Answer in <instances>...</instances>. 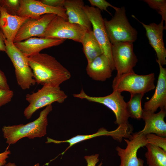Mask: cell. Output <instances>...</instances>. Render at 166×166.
<instances>
[{
	"mask_svg": "<svg viewBox=\"0 0 166 166\" xmlns=\"http://www.w3.org/2000/svg\"><path fill=\"white\" fill-rule=\"evenodd\" d=\"M0 88L6 90L10 89L5 75L0 69Z\"/></svg>",
	"mask_w": 166,
	"mask_h": 166,
	"instance_id": "obj_32",
	"label": "cell"
},
{
	"mask_svg": "<svg viewBox=\"0 0 166 166\" xmlns=\"http://www.w3.org/2000/svg\"><path fill=\"white\" fill-rule=\"evenodd\" d=\"M0 5L9 14L15 15L19 7V0H0Z\"/></svg>",
	"mask_w": 166,
	"mask_h": 166,
	"instance_id": "obj_26",
	"label": "cell"
},
{
	"mask_svg": "<svg viewBox=\"0 0 166 166\" xmlns=\"http://www.w3.org/2000/svg\"><path fill=\"white\" fill-rule=\"evenodd\" d=\"M67 97L59 86L43 85L37 92L26 95V99L29 105L24 110V115L26 119H29L38 109L54 102L62 103Z\"/></svg>",
	"mask_w": 166,
	"mask_h": 166,
	"instance_id": "obj_6",
	"label": "cell"
},
{
	"mask_svg": "<svg viewBox=\"0 0 166 166\" xmlns=\"http://www.w3.org/2000/svg\"><path fill=\"white\" fill-rule=\"evenodd\" d=\"M132 133L128 130L121 126H118L115 130L108 131L104 128H100L96 133L88 135H77L72 138L65 140H57L49 138L48 140L49 143H53L59 144L62 143H67L69 146L62 152L63 154L69 148L77 143L85 140L91 139L96 137L102 136H111L114 140L121 142L123 138H128Z\"/></svg>",
	"mask_w": 166,
	"mask_h": 166,
	"instance_id": "obj_18",
	"label": "cell"
},
{
	"mask_svg": "<svg viewBox=\"0 0 166 166\" xmlns=\"http://www.w3.org/2000/svg\"><path fill=\"white\" fill-rule=\"evenodd\" d=\"M42 3L52 7L63 6L65 0H42Z\"/></svg>",
	"mask_w": 166,
	"mask_h": 166,
	"instance_id": "obj_31",
	"label": "cell"
},
{
	"mask_svg": "<svg viewBox=\"0 0 166 166\" xmlns=\"http://www.w3.org/2000/svg\"><path fill=\"white\" fill-rule=\"evenodd\" d=\"M0 16H1V13H0Z\"/></svg>",
	"mask_w": 166,
	"mask_h": 166,
	"instance_id": "obj_37",
	"label": "cell"
},
{
	"mask_svg": "<svg viewBox=\"0 0 166 166\" xmlns=\"http://www.w3.org/2000/svg\"><path fill=\"white\" fill-rule=\"evenodd\" d=\"M132 17L137 20L144 28L146 35L149 43L156 52L157 59L162 66L166 64V49L163 39V30L166 29L164 26V21L158 24L152 23L148 25L145 24L137 19L135 16Z\"/></svg>",
	"mask_w": 166,
	"mask_h": 166,
	"instance_id": "obj_13",
	"label": "cell"
},
{
	"mask_svg": "<svg viewBox=\"0 0 166 166\" xmlns=\"http://www.w3.org/2000/svg\"><path fill=\"white\" fill-rule=\"evenodd\" d=\"M99 156L98 154H96L90 156H85V158L87 163V166H101L102 163H101L98 166L96 165V164L99 161Z\"/></svg>",
	"mask_w": 166,
	"mask_h": 166,
	"instance_id": "obj_30",
	"label": "cell"
},
{
	"mask_svg": "<svg viewBox=\"0 0 166 166\" xmlns=\"http://www.w3.org/2000/svg\"><path fill=\"white\" fill-rule=\"evenodd\" d=\"M0 29L5 38L14 42L15 37L22 24L30 18L9 14L0 5Z\"/></svg>",
	"mask_w": 166,
	"mask_h": 166,
	"instance_id": "obj_19",
	"label": "cell"
},
{
	"mask_svg": "<svg viewBox=\"0 0 166 166\" xmlns=\"http://www.w3.org/2000/svg\"><path fill=\"white\" fill-rule=\"evenodd\" d=\"M50 14H55L68 21L64 6L52 7L35 0H19V7L16 15L36 19L43 15Z\"/></svg>",
	"mask_w": 166,
	"mask_h": 166,
	"instance_id": "obj_12",
	"label": "cell"
},
{
	"mask_svg": "<svg viewBox=\"0 0 166 166\" xmlns=\"http://www.w3.org/2000/svg\"><path fill=\"white\" fill-rule=\"evenodd\" d=\"M145 135L148 143L160 148L166 151V137L153 133H149Z\"/></svg>",
	"mask_w": 166,
	"mask_h": 166,
	"instance_id": "obj_27",
	"label": "cell"
},
{
	"mask_svg": "<svg viewBox=\"0 0 166 166\" xmlns=\"http://www.w3.org/2000/svg\"><path fill=\"white\" fill-rule=\"evenodd\" d=\"M5 38L0 29V51L6 52V47L5 43Z\"/></svg>",
	"mask_w": 166,
	"mask_h": 166,
	"instance_id": "obj_34",
	"label": "cell"
},
{
	"mask_svg": "<svg viewBox=\"0 0 166 166\" xmlns=\"http://www.w3.org/2000/svg\"><path fill=\"white\" fill-rule=\"evenodd\" d=\"M86 71L92 79L104 81L112 76L113 70L107 58L102 54L88 64Z\"/></svg>",
	"mask_w": 166,
	"mask_h": 166,
	"instance_id": "obj_21",
	"label": "cell"
},
{
	"mask_svg": "<svg viewBox=\"0 0 166 166\" xmlns=\"http://www.w3.org/2000/svg\"><path fill=\"white\" fill-rule=\"evenodd\" d=\"M85 28L69 22L57 15L52 19L44 32L39 38L69 39L81 43L86 32Z\"/></svg>",
	"mask_w": 166,
	"mask_h": 166,
	"instance_id": "obj_8",
	"label": "cell"
},
{
	"mask_svg": "<svg viewBox=\"0 0 166 166\" xmlns=\"http://www.w3.org/2000/svg\"><path fill=\"white\" fill-rule=\"evenodd\" d=\"M65 39L31 37L23 41L14 42L15 45L26 57L40 53L42 49L62 43Z\"/></svg>",
	"mask_w": 166,
	"mask_h": 166,
	"instance_id": "obj_16",
	"label": "cell"
},
{
	"mask_svg": "<svg viewBox=\"0 0 166 166\" xmlns=\"http://www.w3.org/2000/svg\"><path fill=\"white\" fill-rule=\"evenodd\" d=\"M156 61L160 69L156 86L152 96L145 102L144 109L152 113H155L159 108L166 109V69L157 60Z\"/></svg>",
	"mask_w": 166,
	"mask_h": 166,
	"instance_id": "obj_15",
	"label": "cell"
},
{
	"mask_svg": "<svg viewBox=\"0 0 166 166\" xmlns=\"http://www.w3.org/2000/svg\"><path fill=\"white\" fill-rule=\"evenodd\" d=\"M56 15L54 14H47L38 19H29L20 27L14 42L23 41L34 36L39 37L44 32L49 24Z\"/></svg>",
	"mask_w": 166,
	"mask_h": 166,
	"instance_id": "obj_14",
	"label": "cell"
},
{
	"mask_svg": "<svg viewBox=\"0 0 166 166\" xmlns=\"http://www.w3.org/2000/svg\"><path fill=\"white\" fill-rule=\"evenodd\" d=\"M28 59L38 84L59 86L70 78L69 71L54 57L48 54L39 53L28 57Z\"/></svg>",
	"mask_w": 166,
	"mask_h": 166,
	"instance_id": "obj_1",
	"label": "cell"
},
{
	"mask_svg": "<svg viewBox=\"0 0 166 166\" xmlns=\"http://www.w3.org/2000/svg\"><path fill=\"white\" fill-rule=\"evenodd\" d=\"M34 166H39V164H36V165H35Z\"/></svg>",
	"mask_w": 166,
	"mask_h": 166,
	"instance_id": "obj_36",
	"label": "cell"
},
{
	"mask_svg": "<svg viewBox=\"0 0 166 166\" xmlns=\"http://www.w3.org/2000/svg\"><path fill=\"white\" fill-rule=\"evenodd\" d=\"M114 15L107 20L104 19L105 26L112 44L120 42L133 43L137 39L138 33L130 24L124 6L117 7Z\"/></svg>",
	"mask_w": 166,
	"mask_h": 166,
	"instance_id": "obj_4",
	"label": "cell"
},
{
	"mask_svg": "<svg viewBox=\"0 0 166 166\" xmlns=\"http://www.w3.org/2000/svg\"><path fill=\"white\" fill-rule=\"evenodd\" d=\"M84 6L82 0H65L63 6L69 22L79 25L88 30L91 31L92 24L83 10Z\"/></svg>",
	"mask_w": 166,
	"mask_h": 166,
	"instance_id": "obj_20",
	"label": "cell"
},
{
	"mask_svg": "<svg viewBox=\"0 0 166 166\" xmlns=\"http://www.w3.org/2000/svg\"><path fill=\"white\" fill-rule=\"evenodd\" d=\"M128 138L124 139L127 144L125 148L119 146L116 148L121 160L119 166H148L144 165L143 160L137 156L139 149L148 143L145 135L139 131L132 133Z\"/></svg>",
	"mask_w": 166,
	"mask_h": 166,
	"instance_id": "obj_10",
	"label": "cell"
},
{
	"mask_svg": "<svg viewBox=\"0 0 166 166\" xmlns=\"http://www.w3.org/2000/svg\"><path fill=\"white\" fill-rule=\"evenodd\" d=\"M14 94L12 90L0 88V107L10 102Z\"/></svg>",
	"mask_w": 166,
	"mask_h": 166,
	"instance_id": "obj_28",
	"label": "cell"
},
{
	"mask_svg": "<svg viewBox=\"0 0 166 166\" xmlns=\"http://www.w3.org/2000/svg\"><path fill=\"white\" fill-rule=\"evenodd\" d=\"M166 116V109H163L157 113L143 109L142 117L145 122L143 129L140 132L144 135L153 133L166 137V123L164 119Z\"/></svg>",
	"mask_w": 166,
	"mask_h": 166,
	"instance_id": "obj_17",
	"label": "cell"
},
{
	"mask_svg": "<svg viewBox=\"0 0 166 166\" xmlns=\"http://www.w3.org/2000/svg\"><path fill=\"white\" fill-rule=\"evenodd\" d=\"M155 80L154 73L141 75L133 71L117 75L113 81V91L121 93L126 91L130 94H144L155 88Z\"/></svg>",
	"mask_w": 166,
	"mask_h": 166,
	"instance_id": "obj_5",
	"label": "cell"
},
{
	"mask_svg": "<svg viewBox=\"0 0 166 166\" xmlns=\"http://www.w3.org/2000/svg\"><path fill=\"white\" fill-rule=\"evenodd\" d=\"M5 166H16V165L13 163H9L5 165Z\"/></svg>",
	"mask_w": 166,
	"mask_h": 166,
	"instance_id": "obj_35",
	"label": "cell"
},
{
	"mask_svg": "<svg viewBox=\"0 0 166 166\" xmlns=\"http://www.w3.org/2000/svg\"><path fill=\"white\" fill-rule=\"evenodd\" d=\"M149 7L156 10L161 15L162 20L165 22V28H166V0H144Z\"/></svg>",
	"mask_w": 166,
	"mask_h": 166,
	"instance_id": "obj_25",
	"label": "cell"
},
{
	"mask_svg": "<svg viewBox=\"0 0 166 166\" xmlns=\"http://www.w3.org/2000/svg\"><path fill=\"white\" fill-rule=\"evenodd\" d=\"M83 9L91 22L94 36L100 46L102 54L107 58L113 70L115 68L112 54V44L108 36L101 11L88 5L84 6Z\"/></svg>",
	"mask_w": 166,
	"mask_h": 166,
	"instance_id": "obj_9",
	"label": "cell"
},
{
	"mask_svg": "<svg viewBox=\"0 0 166 166\" xmlns=\"http://www.w3.org/2000/svg\"><path fill=\"white\" fill-rule=\"evenodd\" d=\"M52 109L51 105L46 106L41 112L37 119L26 124L4 126L2 131L4 138L6 140V143L13 144L23 138L33 139L45 136L48 125L47 116Z\"/></svg>",
	"mask_w": 166,
	"mask_h": 166,
	"instance_id": "obj_2",
	"label": "cell"
},
{
	"mask_svg": "<svg viewBox=\"0 0 166 166\" xmlns=\"http://www.w3.org/2000/svg\"><path fill=\"white\" fill-rule=\"evenodd\" d=\"M88 1L92 6H95L101 10H105L110 14H111L107 10L108 7L113 8L115 10L117 7L113 6L110 3L105 0H89Z\"/></svg>",
	"mask_w": 166,
	"mask_h": 166,
	"instance_id": "obj_29",
	"label": "cell"
},
{
	"mask_svg": "<svg viewBox=\"0 0 166 166\" xmlns=\"http://www.w3.org/2000/svg\"><path fill=\"white\" fill-rule=\"evenodd\" d=\"M129 100L126 102L127 109L132 118L140 120L142 118L143 109L141 106V100L144 95L143 94H130Z\"/></svg>",
	"mask_w": 166,
	"mask_h": 166,
	"instance_id": "obj_24",
	"label": "cell"
},
{
	"mask_svg": "<svg viewBox=\"0 0 166 166\" xmlns=\"http://www.w3.org/2000/svg\"><path fill=\"white\" fill-rule=\"evenodd\" d=\"M133 43L120 42L112 44V57L117 75L133 71L138 60L134 52Z\"/></svg>",
	"mask_w": 166,
	"mask_h": 166,
	"instance_id": "obj_11",
	"label": "cell"
},
{
	"mask_svg": "<svg viewBox=\"0 0 166 166\" xmlns=\"http://www.w3.org/2000/svg\"><path fill=\"white\" fill-rule=\"evenodd\" d=\"M74 97L102 104L111 109L116 117L115 123L132 132L133 128L129 124L128 119L130 117L128 111L126 102L121 93L113 91L110 94L103 97H92L87 94L82 89L80 93L73 94Z\"/></svg>",
	"mask_w": 166,
	"mask_h": 166,
	"instance_id": "obj_3",
	"label": "cell"
},
{
	"mask_svg": "<svg viewBox=\"0 0 166 166\" xmlns=\"http://www.w3.org/2000/svg\"><path fill=\"white\" fill-rule=\"evenodd\" d=\"M81 43L88 64L103 54L100 46L95 38L93 30H87L86 32Z\"/></svg>",
	"mask_w": 166,
	"mask_h": 166,
	"instance_id": "obj_22",
	"label": "cell"
},
{
	"mask_svg": "<svg viewBox=\"0 0 166 166\" xmlns=\"http://www.w3.org/2000/svg\"><path fill=\"white\" fill-rule=\"evenodd\" d=\"M10 153L9 150H6L0 153V166H3L6 164V159L8 158V155Z\"/></svg>",
	"mask_w": 166,
	"mask_h": 166,
	"instance_id": "obj_33",
	"label": "cell"
},
{
	"mask_svg": "<svg viewBox=\"0 0 166 166\" xmlns=\"http://www.w3.org/2000/svg\"><path fill=\"white\" fill-rule=\"evenodd\" d=\"M145 154L148 166H166V151L160 148L148 143Z\"/></svg>",
	"mask_w": 166,
	"mask_h": 166,
	"instance_id": "obj_23",
	"label": "cell"
},
{
	"mask_svg": "<svg viewBox=\"0 0 166 166\" xmlns=\"http://www.w3.org/2000/svg\"><path fill=\"white\" fill-rule=\"evenodd\" d=\"M6 51L15 69L17 83L23 90L29 89L36 83L28 59L14 45L13 42L5 39Z\"/></svg>",
	"mask_w": 166,
	"mask_h": 166,
	"instance_id": "obj_7",
	"label": "cell"
}]
</instances>
